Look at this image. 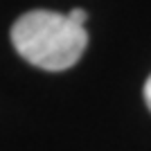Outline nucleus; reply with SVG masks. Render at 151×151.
Segmentation results:
<instances>
[{
	"label": "nucleus",
	"mask_w": 151,
	"mask_h": 151,
	"mask_svg": "<svg viewBox=\"0 0 151 151\" xmlns=\"http://www.w3.org/2000/svg\"><path fill=\"white\" fill-rule=\"evenodd\" d=\"M145 101H147V106H149V111H151V75H149V79H147V83H145Z\"/></svg>",
	"instance_id": "7ed1b4c3"
},
{
	"label": "nucleus",
	"mask_w": 151,
	"mask_h": 151,
	"mask_svg": "<svg viewBox=\"0 0 151 151\" xmlns=\"http://www.w3.org/2000/svg\"><path fill=\"white\" fill-rule=\"evenodd\" d=\"M12 45L20 57L47 72H63L81 59L88 45L86 27L68 14L32 9L12 25Z\"/></svg>",
	"instance_id": "f257e3e1"
},
{
	"label": "nucleus",
	"mask_w": 151,
	"mask_h": 151,
	"mask_svg": "<svg viewBox=\"0 0 151 151\" xmlns=\"http://www.w3.org/2000/svg\"><path fill=\"white\" fill-rule=\"evenodd\" d=\"M68 16H70V20H72V23H77V25H86V20H88V12H86V9H79V7H77V9H72V12H68Z\"/></svg>",
	"instance_id": "f03ea898"
}]
</instances>
